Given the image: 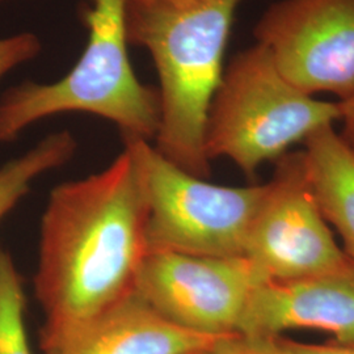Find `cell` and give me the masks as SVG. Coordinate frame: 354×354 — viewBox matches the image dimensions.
<instances>
[{"label":"cell","mask_w":354,"mask_h":354,"mask_svg":"<svg viewBox=\"0 0 354 354\" xmlns=\"http://www.w3.org/2000/svg\"><path fill=\"white\" fill-rule=\"evenodd\" d=\"M77 149L75 137L57 131L0 167V222L12 212L38 177L66 165Z\"/></svg>","instance_id":"7c38bea8"},{"label":"cell","mask_w":354,"mask_h":354,"mask_svg":"<svg viewBox=\"0 0 354 354\" xmlns=\"http://www.w3.org/2000/svg\"><path fill=\"white\" fill-rule=\"evenodd\" d=\"M241 0H127L129 44L150 53L159 77L160 122L152 146L190 175L207 178L205 131Z\"/></svg>","instance_id":"7a4b0ae2"},{"label":"cell","mask_w":354,"mask_h":354,"mask_svg":"<svg viewBox=\"0 0 354 354\" xmlns=\"http://www.w3.org/2000/svg\"><path fill=\"white\" fill-rule=\"evenodd\" d=\"M253 35L306 93L354 97V0H279Z\"/></svg>","instance_id":"ba28073f"},{"label":"cell","mask_w":354,"mask_h":354,"mask_svg":"<svg viewBox=\"0 0 354 354\" xmlns=\"http://www.w3.org/2000/svg\"><path fill=\"white\" fill-rule=\"evenodd\" d=\"M219 339L178 327L134 292L44 354H189Z\"/></svg>","instance_id":"30bf717a"},{"label":"cell","mask_w":354,"mask_h":354,"mask_svg":"<svg viewBox=\"0 0 354 354\" xmlns=\"http://www.w3.org/2000/svg\"><path fill=\"white\" fill-rule=\"evenodd\" d=\"M304 145V174L317 206L354 260V149L333 125L319 129Z\"/></svg>","instance_id":"8fae6325"},{"label":"cell","mask_w":354,"mask_h":354,"mask_svg":"<svg viewBox=\"0 0 354 354\" xmlns=\"http://www.w3.org/2000/svg\"><path fill=\"white\" fill-rule=\"evenodd\" d=\"M342 117L340 121L342 122V138L346 140L354 149V97L346 100V102H339Z\"/></svg>","instance_id":"e0dca14e"},{"label":"cell","mask_w":354,"mask_h":354,"mask_svg":"<svg viewBox=\"0 0 354 354\" xmlns=\"http://www.w3.org/2000/svg\"><path fill=\"white\" fill-rule=\"evenodd\" d=\"M0 1H3V0H0Z\"/></svg>","instance_id":"ffe728a7"},{"label":"cell","mask_w":354,"mask_h":354,"mask_svg":"<svg viewBox=\"0 0 354 354\" xmlns=\"http://www.w3.org/2000/svg\"><path fill=\"white\" fill-rule=\"evenodd\" d=\"M146 201L147 252L244 256L266 184L227 187L194 176L167 160L151 142L124 138Z\"/></svg>","instance_id":"5b68a950"},{"label":"cell","mask_w":354,"mask_h":354,"mask_svg":"<svg viewBox=\"0 0 354 354\" xmlns=\"http://www.w3.org/2000/svg\"><path fill=\"white\" fill-rule=\"evenodd\" d=\"M41 51L39 38L30 32H21L0 38V80L13 68L35 59Z\"/></svg>","instance_id":"5bb4252c"},{"label":"cell","mask_w":354,"mask_h":354,"mask_svg":"<svg viewBox=\"0 0 354 354\" xmlns=\"http://www.w3.org/2000/svg\"><path fill=\"white\" fill-rule=\"evenodd\" d=\"M317 329L354 345V260L315 276L264 281L248 299L238 333L254 339Z\"/></svg>","instance_id":"9c48e42d"},{"label":"cell","mask_w":354,"mask_h":354,"mask_svg":"<svg viewBox=\"0 0 354 354\" xmlns=\"http://www.w3.org/2000/svg\"><path fill=\"white\" fill-rule=\"evenodd\" d=\"M127 0H91L83 12L88 42L73 70L54 83L26 80L0 97V143L17 140L55 114L102 117L122 138L153 142L160 122L158 88L140 83L127 54Z\"/></svg>","instance_id":"3957f363"},{"label":"cell","mask_w":354,"mask_h":354,"mask_svg":"<svg viewBox=\"0 0 354 354\" xmlns=\"http://www.w3.org/2000/svg\"><path fill=\"white\" fill-rule=\"evenodd\" d=\"M277 163L253 218L244 256L264 281L304 279L342 266L349 256L317 206L302 151L286 153Z\"/></svg>","instance_id":"52a82bcc"},{"label":"cell","mask_w":354,"mask_h":354,"mask_svg":"<svg viewBox=\"0 0 354 354\" xmlns=\"http://www.w3.org/2000/svg\"><path fill=\"white\" fill-rule=\"evenodd\" d=\"M147 253L145 194L125 147L102 172L51 190L33 279L41 351L134 294Z\"/></svg>","instance_id":"6da1fadb"},{"label":"cell","mask_w":354,"mask_h":354,"mask_svg":"<svg viewBox=\"0 0 354 354\" xmlns=\"http://www.w3.org/2000/svg\"><path fill=\"white\" fill-rule=\"evenodd\" d=\"M165 1H169V3H187L190 0H165Z\"/></svg>","instance_id":"ac0fdd59"},{"label":"cell","mask_w":354,"mask_h":354,"mask_svg":"<svg viewBox=\"0 0 354 354\" xmlns=\"http://www.w3.org/2000/svg\"><path fill=\"white\" fill-rule=\"evenodd\" d=\"M264 282L245 256L147 253L136 292L181 328L222 337L238 333L253 289Z\"/></svg>","instance_id":"8992f818"},{"label":"cell","mask_w":354,"mask_h":354,"mask_svg":"<svg viewBox=\"0 0 354 354\" xmlns=\"http://www.w3.org/2000/svg\"><path fill=\"white\" fill-rule=\"evenodd\" d=\"M189 354H210V351H201V352H193Z\"/></svg>","instance_id":"d6986e66"},{"label":"cell","mask_w":354,"mask_h":354,"mask_svg":"<svg viewBox=\"0 0 354 354\" xmlns=\"http://www.w3.org/2000/svg\"><path fill=\"white\" fill-rule=\"evenodd\" d=\"M340 117L339 102L319 100L294 86L270 51L256 42L225 67L207 115L205 150L210 162L226 158L253 177L261 165Z\"/></svg>","instance_id":"277c9868"},{"label":"cell","mask_w":354,"mask_h":354,"mask_svg":"<svg viewBox=\"0 0 354 354\" xmlns=\"http://www.w3.org/2000/svg\"><path fill=\"white\" fill-rule=\"evenodd\" d=\"M0 354H33L26 327V292L11 253L0 248Z\"/></svg>","instance_id":"4fadbf2b"},{"label":"cell","mask_w":354,"mask_h":354,"mask_svg":"<svg viewBox=\"0 0 354 354\" xmlns=\"http://www.w3.org/2000/svg\"><path fill=\"white\" fill-rule=\"evenodd\" d=\"M210 354H274L266 339H254L232 333L221 337L210 349Z\"/></svg>","instance_id":"2e32d148"},{"label":"cell","mask_w":354,"mask_h":354,"mask_svg":"<svg viewBox=\"0 0 354 354\" xmlns=\"http://www.w3.org/2000/svg\"><path fill=\"white\" fill-rule=\"evenodd\" d=\"M269 348L274 354H354V345L344 344H306V342H294L283 336H274L266 339Z\"/></svg>","instance_id":"9a60e30c"}]
</instances>
